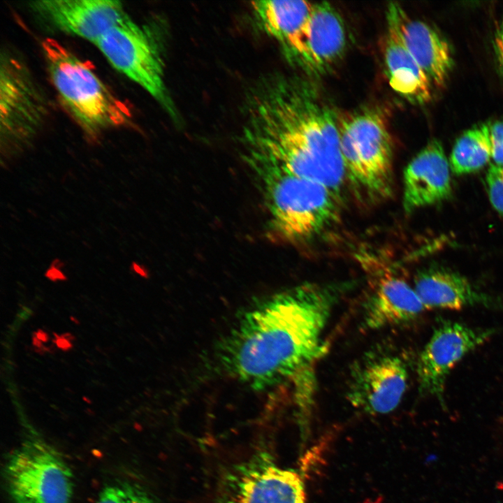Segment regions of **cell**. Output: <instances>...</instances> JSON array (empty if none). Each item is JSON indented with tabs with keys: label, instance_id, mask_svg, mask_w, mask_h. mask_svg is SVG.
Returning <instances> with one entry per match:
<instances>
[{
	"label": "cell",
	"instance_id": "obj_21",
	"mask_svg": "<svg viewBox=\"0 0 503 503\" xmlns=\"http://www.w3.org/2000/svg\"><path fill=\"white\" fill-rule=\"evenodd\" d=\"M93 503H158L143 488L130 482H117L105 487Z\"/></svg>",
	"mask_w": 503,
	"mask_h": 503
},
{
	"label": "cell",
	"instance_id": "obj_17",
	"mask_svg": "<svg viewBox=\"0 0 503 503\" xmlns=\"http://www.w3.org/2000/svg\"><path fill=\"white\" fill-rule=\"evenodd\" d=\"M427 309L414 287L402 279L381 277L365 302L363 322L367 328H381L413 320Z\"/></svg>",
	"mask_w": 503,
	"mask_h": 503
},
{
	"label": "cell",
	"instance_id": "obj_2",
	"mask_svg": "<svg viewBox=\"0 0 503 503\" xmlns=\"http://www.w3.org/2000/svg\"><path fill=\"white\" fill-rule=\"evenodd\" d=\"M342 291L305 283L258 303L224 341V369L257 389L305 372L323 352V333Z\"/></svg>",
	"mask_w": 503,
	"mask_h": 503
},
{
	"label": "cell",
	"instance_id": "obj_7",
	"mask_svg": "<svg viewBox=\"0 0 503 503\" xmlns=\"http://www.w3.org/2000/svg\"><path fill=\"white\" fill-rule=\"evenodd\" d=\"M8 492L13 503H71L73 476L68 465L48 442H23L6 465Z\"/></svg>",
	"mask_w": 503,
	"mask_h": 503
},
{
	"label": "cell",
	"instance_id": "obj_18",
	"mask_svg": "<svg viewBox=\"0 0 503 503\" xmlns=\"http://www.w3.org/2000/svg\"><path fill=\"white\" fill-rule=\"evenodd\" d=\"M383 57L389 85L415 104L432 98V83L405 46L394 22L386 17Z\"/></svg>",
	"mask_w": 503,
	"mask_h": 503
},
{
	"label": "cell",
	"instance_id": "obj_14",
	"mask_svg": "<svg viewBox=\"0 0 503 503\" xmlns=\"http://www.w3.org/2000/svg\"><path fill=\"white\" fill-rule=\"evenodd\" d=\"M449 168L441 142L431 140L404 169V211L409 213L446 199L451 193Z\"/></svg>",
	"mask_w": 503,
	"mask_h": 503
},
{
	"label": "cell",
	"instance_id": "obj_22",
	"mask_svg": "<svg viewBox=\"0 0 503 503\" xmlns=\"http://www.w3.org/2000/svg\"><path fill=\"white\" fill-rule=\"evenodd\" d=\"M487 191L494 209L503 215V166L492 164L486 175Z\"/></svg>",
	"mask_w": 503,
	"mask_h": 503
},
{
	"label": "cell",
	"instance_id": "obj_13",
	"mask_svg": "<svg viewBox=\"0 0 503 503\" xmlns=\"http://www.w3.org/2000/svg\"><path fill=\"white\" fill-rule=\"evenodd\" d=\"M311 8L312 3L303 0L252 2L258 27L277 43L287 61L306 75V37Z\"/></svg>",
	"mask_w": 503,
	"mask_h": 503
},
{
	"label": "cell",
	"instance_id": "obj_19",
	"mask_svg": "<svg viewBox=\"0 0 503 503\" xmlns=\"http://www.w3.org/2000/svg\"><path fill=\"white\" fill-rule=\"evenodd\" d=\"M414 288L426 309H460L495 305L491 297L476 289L465 277L445 268L421 271L415 277Z\"/></svg>",
	"mask_w": 503,
	"mask_h": 503
},
{
	"label": "cell",
	"instance_id": "obj_24",
	"mask_svg": "<svg viewBox=\"0 0 503 503\" xmlns=\"http://www.w3.org/2000/svg\"><path fill=\"white\" fill-rule=\"evenodd\" d=\"M492 145L503 144V119L490 124Z\"/></svg>",
	"mask_w": 503,
	"mask_h": 503
},
{
	"label": "cell",
	"instance_id": "obj_25",
	"mask_svg": "<svg viewBox=\"0 0 503 503\" xmlns=\"http://www.w3.org/2000/svg\"><path fill=\"white\" fill-rule=\"evenodd\" d=\"M57 344L59 347L68 349L70 345L68 344V340L64 338H60L57 340Z\"/></svg>",
	"mask_w": 503,
	"mask_h": 503
},
{
	"label": "cell",
	"instance_id": "obj_11",
	"mask_svg": "<svg viewBox=\"0 0 503 503\" xmlns=\"http://www.w3.org/2000/svg\"><path fill=\"white\" fill-rule=\"evenodd\" d=\"M407 380V366L398 356L371 353L353 367L347 399L354 407L367 414H388L400 403Z\"/></svg>",
	"mask_w": 503,
	"mask_h": 503
},
{
	"label": "cell",
	"instance_id": "obj_5",
	"mask_svg": "<svg viewBox=\"0 0 503 503\" xmlns=\"http://www.w3.org/2000/svg\"><path fill=\"white\" fill-rule=\"evenodd\" d=\"M338 133L346 178L371 201L393 191V143L386 116L376 108L340 115Z\"/></svg>",
	"mask_w": 503,
	"mask_h": 503
},
{
	"label": "cell",
	"instance_id": "obj_20",
	"mask_svg": "<svg viewBox=\"0 0 503 503\" xmlns=\"http://www.w3.org/2000/svg\"><path fill=\"white\" fill-rule=\"evenodd\" d=\"M491 156L490 124H479L455 141L450 155V168L456 175L471 173L483 167Z\"/></svg>",
	"mask_w": 503,
	"mask_h": 503
},
{
	"label": "cell",
	"instance_id": "obj_9",
	"mask_svg": "<svg viewBox=\"0 0 503 503\" xmlns=\"http://www.w3.org/2000/svg\"><path fill=\"white\" fill-rule=\"evenodd\" d=\"M218 503H305V486L297 472L261 453L229 472Z\"/></svg>",
	"mask_w": 503,
	"mask_h": 503
},
{
	"label": "cell",
	"instance_id": "obj_1",
	"mask_svg": "<svg viewBox=\"0 0 503 503\" xmlns=\"http://www.w3.org/2000/svg\"><path fill=\"white\" fill-rule=\"evenodd\" d=\"M309 77L275 74L252 90L240 136L243 155L275 162L340 196L347 178L340 113Z\"/></svg>",
	"mask_w": 503,
	"mask_h": 503
},
{
	"label": "cell",
	"instance_id": "obj_6",
	"mask_svg": "<svg viewBox=\"0 0 503 503\" xmlns=\"http://www.w3.org/2000/svg\"><path fill=\"white\" fill-rule=\"evenodd\" d=\"M94 45L117 71L147 92L171 117L176 112L165 84L161 35L153 22L129 16L106 31Z\"/></svg>",
	"mask_w": 503,
	"mask_h": 503
},
{
	"label": "cell",
	"instance_id": "obj_16",
	"mask_svg": "<svg viewBox=\"0 0 503 503\" xmlns=\"http://www.w3.org/2000/svg\"><path fill=\"white\" fill-rule=\"evenodd\" d=\"M347 45L344 22L335 7L326 1L312 3L306 37L307 75L328 72L343 57Z\"/></svg>",
	"mask_w": 503,
	"mask_h": 503
},
{
	"label": "cell",
	"instance_id": "obj_10",
	"mask_svg": "<svg viewBox=\"0 0 503 503\" xmlns=\"http://www.w3.org/2000/svg\"><path fill=\"white\" fill-rule=\"evenodd\" d=\"M493 334L492 329L442 321L418 357L416 371L420 391L442 402L446 381L452 369Z\"/></svg>",
	"mask_w": 503,
	"mask_h": 503
},
{
	"label": "cell",
	"instance_id": "obj_12",
	"mask_svg": "<svg viewBox=\"0 0 503 503\" xmlns=\"http://www.w3.org/2000/svg\"><path fill=\"white\" fill-rule=\"evenodd\" d=\"M28 8L48 28L94 44L128 17L122 3L112 0H38Z\"/></svg>",
	"mask_w": 503,
	"mask_h": 503
},
{
	"label": "cell",
	"instance_id": "obj_4",
	"mask_svg": "<svg viewBox=\"0 0 503 503\" xmlns=\"http://www.w3.org/2000/svg\"><path fill=\"white\" fill-rule=\"evenodd\" d=\"M41 50L50 80L68 112L91 139L131 121L129 107L73 52L46 38Z\"/></svg>",
	"mask_w": 503,
	"mask_h": 503
},
{
	"label": "cell",
	"instance_id": "obj_8",
	"mask_svg": "<svg viewBox=\"0 0 503 503\" xmlns=\"http://www.w3.org/2000/svg\"><path fill=\"white\" fill-rule=\"evenodd\" d=\"M43 91L27 64L10 50L0 57V136L6 150L28 143L48 115Z\"/></svg>",
	"mask_w": 503,
	"mask_h": 503
},
{
	"label": "cell",
	"instance_id": "obj_23",
	"mask_svg": "<svg viewBox=\"0 0 503 503\" xmlns=\"http://www.w3.org/2000/svg\"><path fill=\"white\" fill-rule=\"evenodd\" d=\"M494 48L499 64L503 68V21L495 34Z\"/></svg>",
	"mask_w": 503,
	"mask_h": 503
},
{
	"label": "cell",
	"instance_id": "obj_15",
	"mask_svg": "<svg viewBox=\"0 0 503 503\" xmlns=\"http://www.w3.org/2000/svg\"><path fill=\"white\" fill-rule=\"evenodd\" d=\"M386 16L394 22L405 46L431 83L444 85L453 64L448 41L425 22L409 18L398 3L388 5Z\"/></svg>",
	"mask_w": 503,
	"mask_h": 503
},
{
	"label": "cell",
	"instance_id": "obj_3",
	"mask_svg": "<svg viewBox=\"0 0 503 503\" xmlns=\"http://www.w3.org/2000/svg\"><path fill=\"white\" fill-rule=\"evenodd\" d=\"M243 157L258 179L270 231L279 240L307 242L339 219L340 196L330 188L271 161L251 155Z\"/></svg>",
	"mask_w": 503,
	"mask_h": 503
}]
</instances>
